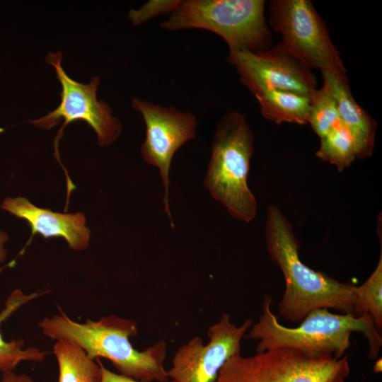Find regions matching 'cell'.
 I'll return each mask as SVG.
<instances>
[{
  "label": "cell",
  "mask_w": 382,
  "mask_h": 382,
  "mask_svg": "<svg viewBox=\"0 0 382 382\" xmlns=\"http://www.w3.org/2000/svg\"><path fill=\"white\" fill-rule=\"evenodd\" d=\"M265 237L268 253L285 281V291L278 305L282 317L293 323L301 322L317 308H332L357 316L356 286L304 264L299 257L293 226L274 204L267 210Z\"/></svg>",
  "instance_id": "6da1fadb"
},
{
  "label": "cell",
  "mask_w": 382,
  "mask_h": 382,
  "mask_svg": "<svg viewBox=\"0 0 382 382\" xmlns=\"http://www.w3.org/2000/svg\"><path fill=\"white\" fill-rule=\"evenodd\" d=\"M42 332L53 340H64L81 347L93 359H108L120 374L140 382L169 381L164 363L167 345L160 340L143 351L134 348L129 337L138 334L137 323L115 315L79 323L60 311L38 323Z\"/></svg>",
  "instance_id": "7a4b0ae2"
},
{
  "label": "cell",
  "mask_w": 382,
  "mask_h": 382,
  "mask_svg": "<svg viewBox=\"0 0 382 382\" xmlns=\"http://www.w3.org/2000/svg\"><path fill=\"white\" fill-rule=\"evenodd\" d=\"M272 298L266 296L259 320L249 329L246 338L258 341L257 352L275 348H290L307 357L332 356L341 358L349 347L353 332H361L367 340L369 357H377L382 338L371 317L336 314L328 308L310 312L296 328L282 325L271 309Z\"/></svg>",
  "instance_id": "3957f363"
},
{
  "label": "cell",
  "mask_w": 382,
  "mask_h": 382,
  "mask_svg": "<svg viewBox=\"0 0 382 382\" xmlns=\"http://www.w3.org/2000/svg\"><path fill=\"white\" fill-rule=\"evenodd\" d=\"M254 151V134L245 116L230 111L221 117L212 141L203 185L233 218L246 223L257 214V200L248 178Z\"/></svg>",
  "instance_id": "277c9868"
},
{
  "label": "cell",
  "mask_w": 382,
  "mask_h": 382,
  "mask_svg": "<svg viewBox=\"0 0 382 382\" xmlns=\"http://www.w3.org/2000/svg\"><path fill=\"white\" fill-rule=\"evenodd\" d=\"M265 6L264 0H183L160 27L168 31L207 30L222 37L229 52H261L272 42Z\"/></svg>",
  "instance_id": "5b68a950"
},
{
  "label": "cell",
  "mask_w": 382,
  "mask_h": 382,
  "mask_svg": "<svg viewBox=\"0 0 382 382\" xmlns=\"http://www.w3.org/2000/svg\"><path fill=\"white\" fill-rule=\"evenodd\" d=\"M349 372L347 356L313 358L294 349L275 348L231 357L215 382H345Z\"/></svg>",
  "instance_id": "8992f818"
},
{
  "label": "cell",
  "mask_w": 382,
  "mask_h": 382,
  "mask_svg": "<svg viewBox=\"0 0 382 382\" xmlns=\"http://www.w3.org/2000/svg\"><path fill=\"white\" fill-rule=\"evenodd\" d=\"M269 23L279 34L278 45L308 68L347 76L325 23L309 0H273Z\"/></svg>",
  "instance_id": "52a82bcc"
},
{
  "label": "cell",
  "mask_w": 382,
  "mask_h": 382,
  "mask_svg": "<svg viewBox=\"0 0 382 382\" xmlns=\"http://www.w3.org/2000/svg\"><path fill=\"white\" fill-rule=\"evenodd\" d=\"M62 59L61 52H49L46 57V62L54 68L56 76L61 84L60 103L47 115L30 122L38 128L50 130L63 120L64 123L54 141L57 153L58 142L64 128L76 121L85 122L95 131L99 146L111 145L120 135L122 124L112 115L108 103L97 98L100 78L93 76L88 83L75 81L64 70Z\"/></svg>",
  "instance_id": "ba28073f"
},
{
  "label": "cell",
  "mask_w": 382,
  "mask_h": 382,
  "mask_svg": "<svg viewBox=\"0 0 382 382\" xmlns=\"http://www.w3.org/2000/svg\"><path fill=\"white\" fill-rule=\"evenodd\" d=\"M134 110L141 113L146 134L140 147L142 158L159 170L163 187L164 210L174 228L169 204L170 169L175 152L196 135L197 120L190 112L165 107L138 98L132 99Z\"/></svg>",
  "instance_id": "9c48e42d"
},
{
  "label": "cell",
  "mask_w": 382,
  "mask_h": 382,
  "mask_svg": "<svg viewBox=\"0 0 382 382\" xmlns=\"http://www.w3.org/2000/svg\"><path fill=\"white\" fill-rule=\"evenodd\" d=\"M250 320L236 326L224 313L207 331L209 342L199 337L181 345L175 353L168 378L176 382H215L219 372L231 357L241 354V342L252 326Z\"/></svg>",
  "instance_id": "30bf717a"
},
{
  "label": "cell",
  "mask_w": 382,
  "mask_h": 382,
  "mask_svg": "<svg viewBox=\"0 0 382 382\" xmlns=\"http://www.w3.org/2000/svg\"><path fill=\"white\" fill-rule=\"evenodd\" d=\"M227 61L235 67L241 83L254 96L282 91L311 98L318 89L311 69L278 45L257 53L229 52Z\"/></svg>",
  "instance_id": "8fae6325"
},
{
  "label": "cell",
  "mask_w": 382,
  "mask_h": 382,
  "mask_svg": "<svg viewBox=\"0 0 382 382\" xmlns=\"http://www.w3.org/2000/svg\"><path fill=\"white\" fill-rule=\"evenodd\" d=\"M1 207L26 221L31 228L32 237L37 233L45 238H63L69 248L76 251L88 247L91 231L86 226V217L82 213L54 212L35 206L23 197H7Z\"/></svg>",
  "instance_id": "7c38bea8"
},
{
  "label": "cell",
  "mask_w": 382,
  "mask_h": 382,
  "mask_svg": "<svg viewBox=\"0 0 382 382\" xmlns=\"http://www.w3.org/2000/svg\"><path fill=\"white\" fill-rule=\"evenodd\" d=\"M323 86L334 98L342 122L357 139L362 159L372 155L377 124L375 120L354 100L347 76L321 71Z\"/></svg>",
  "instance_id": "4fadbf2b"
},
{
  "label": "cell",
  "mask_w": 382,
  "mask_h": 382,
  "mask_svg": "<svg viewBox=\"0 0 382 382\" xmlns=\"http://www.w3.org/2000/svg\"><path fill=\"white\" fill-rule=\"evenodd\" d=\"M41 296V293L25 294L21 289H15L7 298L5 308L0 312V325L23 305ZM22 339L6 341L0 332V371L5 373L15 370L23 361L42 362L47 352L35 347L23 349Z\"/></svg>",
  "instance_id": "5bb4252c"
},
{
  "label": "cell",
  "mask_w": 382,
  "mask_h": 382,
  "mask_svg": "<svg viewBox=\"0 0 382 382\" xmlns=\"http://www.w3.org/2000/svg\"><path fill=\"white\" fill-rule=\"evenodd\" d=\"M262 115L277 125L308 124L311 98L296 93L271 91L255 96Z\"/></svg>",
  "instance_id": "9a60e30c"
},
{
  "label": "cell",
  "mask_w": 382,
  "mask_h": 382,
  "mask_svg": "<svg viewBox=\"0 0 382 382\" xmlns=\"http://www.w3.org/2000/svg\"><path fill=\"white\" fill-rule=\"evenodd\" d=\"M53 353L59 369L58 382H100V361L89 358L76 344L64 340H57Z\"/></svg>",
  "instance_id": "2e32d148"
},
{
  "label": "cell",
  "mask_w": 382,
  "mask_h": 382,
  "mask_svg": "<svg viewBox=\"0 0 382 382\" xmlns=\"http://www.w3.org/2000/svg\"><path fill=\"white\" fill-rule=\"evenodd\" d=\"M316 156L335 166L340 172L347 168L355 159H362L357 139L343 123L320 138Z\"/></svg>",
  "instance_id": "e0dca14e"
},
{
  "label": "cell",
  "mask_w": 382,
  "mask_h": 382,
  "mask_svg": "<svg viewBox=\"0 0 382 382\" xmlns=\"http://www.w3.org/2000/svg\"><path fill=\"white\" fill-rule=\"evenodd\" d=\"M357 316L369 314L377 330H382V252L376 267L369 278L356 286Z\"/></svg>",
  "instance_id": "ac0fdd59"
},
{
  "label": "cell",
  "mask_w": 382,
  "mask_h": 382,
  "mask_svg": "<svg viewBox=\"0 0 382 382\" xmlns=\"http://www.w3.org/2000/svg\"><path fill=\"white\" fill-rule=\"evenodd\" d=\"M342 122L334 98L323 86L311 98L308 124L323 138Z\"/></svg>",
  "instance_id": "d6986e66"
},
{
  "label": "cell",
  "mask_w": 382,
  "mask_h": 382,
  "mask_svg": "<svg viewBox=\"0 0 382 382\" xmlns=\"http://www.w3.org/2000/svg\"><path fill=\"white\" fill-rule=\"evenodd\" d=\"M183 0H150L137 9H130L128 18L134 25L143 24L156 17L170 15L180 6Z\"/></svg>",
  "instance_id": "ffe728a7"
},
{
  "label": "cell",
  "mask_w": 382,
  "mask_h": 382,
  "mask_svg": "<svg viewBox=\"0 0 382 382\" xmlns=\"http://www.w3.org/2000/svg\"><path fill=\"white\" fill-rule=\"evenodd\" d=\"M101 369V381L100 382H140L133 378L125 376L120 374H115L106 369L100 361ZM166 382H176L173 380Z\"/></svg>",
  "instance_id": "44dd1931"
},
{
  "label": "cell",
  "mask_w": 382,
  "mask_h": 382,
  "mask_svg": "<svg viewBox=\"0 0 382 382\" xmlns=\"http://www.w3.org/2000/svg\"><path fill=\"white\" fill-rule=\"evenodd\" d=\"M0 382H33V381L27 374H17L13 371L2 373Z\"/></svg>",
  "instance_id": "7402d4cb"
},
{
  "label": "cell",
  "mask_w": 382,
  "mask_h": 382,
  "mask_svg": "<svg viewBox=\"0 0 382 382\" xmlns=\"http://www.w3.org/2000/svg\"><path fill=\"white\" fill-rule=\"evenodd\" d=\"M8 240V235L0 230V264L2 263L7 257V251L4 247L5 243Z\"/></svg>",
  "instance_id": "603a6c76"
},
{
  "label": "cell",
  "mask_w": 382,
  "mask_h": 382,
  "mask_svg": "<svg viewBox=\"0 0 382 382\" xmlns=\"http://www.w3.org/2000/svg\"><path fill=\"white\" fill-rule=\"evenodd\" d=\"M373 370L375 373L381 371V359H378L374 365Z\"/></svg>",
  "instance_id": "cb8c5ba5"
}]
</instances>
